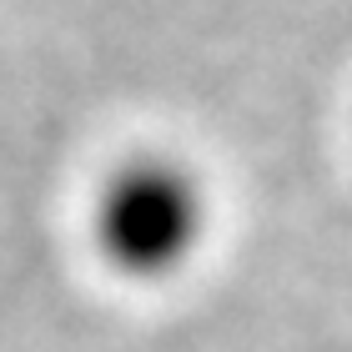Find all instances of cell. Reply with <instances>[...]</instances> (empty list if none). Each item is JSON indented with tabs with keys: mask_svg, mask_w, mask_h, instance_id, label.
Instances as JSON below:
<instances>
[{
	"mask_svg": "<svg viewBox=\"0 0 352 352\" xmlns=\"http://www.w3.org/2000/svg\"><path fill=\"white\" fill-rule=\"evenodd\" d=\"M201 191L171 162H136L111 176L96 232L121 272H171L201 236Z\"/></svg>",
	"mask_w": 352,
	"mask_h": 352,
	"instance_id": "cell-1",
	"label": "cell"
}]
</instances>
